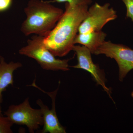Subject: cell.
Here are the masks:
<instances>
[{
	"label": "cell",
	"instance_id": "6",
	"mask_svg": "<svg viewBox=\"0 0 133 133\" xmlns=\"http://www.w3.org/2000/svg\"><path fill=\"white\" fill-rule=\"evenodd\" d=\"M110 3L100 5L95 3L88 8V14L79 28L78 33L100 31L108 23L117 18V13Z\"/></svg>",
	"mask_w": 133,
	"mask_h": 133
},
{
	"label": "cell",
	"instance_id": "1",
	"mask_svg": "<svg viewBox=\"0 0 133 133\" xmlns=\"http://www.w3.org/2000/svg\"><path fill=\"white\" fill-rule=\"evenodd\" d=\"M88 9L87 5L65 3V11L44 38L45 47L55 56H64L72 50L79 28L87 16Z\"/></svg>",
	"mask_w": 133,
	"mask_h": 133
},
{
	"label": "cell",
	"instance_id": "7",
	"mask_svg": "<svg viewBox=\"0 0 133 133\" xmlns=\"http://www.w3.org/2000/svg\"><path fill=\"white\" fill-rule=\"evenodd\" d=\"M72 50L77 56L78 63L71 67L75 69H81L90 72L97 84L101 86L109 97H111V91L105 85L106 79L104 70H101L97 64L93 62L91 52L84 45H74Z\"/></svg>",
	"mask_w": 133,
	"mask_h": 133
},
{
	"label": "cell",
	"instance_id": "9",
	"mask_svg": "<svg viewBox=\"0 0 133 133\" xmlns=\"http://www.w3.org/2000/svg\"><path fill=\"white\" fill-rule=\"evenodd\" d=\"M22 66V64L20 62H11L8 63L4 58L0 56V115H3L1 107L3 92L10 85H13L14 72Z\"/></svg>",
	"mask_w": 133,
	"mask_h": 133
},
{
	"label": "cell",
	"instance_id": "15",
	"mask_svg": "<svg viewBox=\"0 0 133 133\" xmlns=\"http://www.w3.org/2000/svg\"><path fill=\"white\" fill-rule=\"evenodd\" d=\"M131 96H132V97L133 98V91L132 92V93H131Z\"/></svg>",
	"mask_w": 133,
	"mask_h": 133
},
{
	"label": "cell",
	"instance_id": "12",
	"mask_svg": "<svg viewBox=\"0 0 133 133\" xmlns=\"http://www.w3.org/2000/svg\"><path fill=\"white\" fill-rule=\"evenodd\" d=\"M57 3L65 2L70 5H89L92 2V0H54Z\"/></svg>",
	"mask_w": 133,
	"mask_h": 133
},
{
	"label": "cell",
	"instance_id": "10",
	"mask_svg": "<svg viewBox=\"0 0 133 133\" xmlns=\"http://www.w3.org/2000/svg\"><path fill=\"white\" fill-rule=\"evenodd\" d=\"M107 34L101 31L78 33L76 36L75 44H79L88 48L94 54L95 51L105 41Z\"/></svg>",
	"mask_w": 133,
	"mask_h": 133
},
{
	"label": "cell",
	"instance_id": "4",
	"mask_svg": "<svg viewBox=\"0 0 133 133\" xmlns=\"http://www.w3.org/2000/svg\"><path fill=\"white\" fill-rule=\"evenodd\" d=\"M4 115L14 124L26 126L30 133H34L43 125L41 109L32 108L29 97L20 104L10 105Z\"/></svg>",
	"mask_w": 133,
	"mask_h": 133
},
{
	"label": "cell",
	"instance_id": "14",
	"mask_svg": "<svg viewBox=\"0 0 133 133\" xmlns=\"http://www.w3.org/2000/svg\"><path fill=\"white\" fill-rule=\"evenodd\" d=\"M13 0H0V12H5L11 7Z\"/></svg>",
	"mask_w": 133,
	"mask_h": 133
},
{
	"label": "cell",
	"instance_id": "11",
	"mask_svg": "<svg viewBox=\"0 0 133 133\" xmlns=\"http://www.w3.org/2000/svg\"><path fill=\"white\" fill-rule=\"evenodd\" d=\"M14 124L7 116L0 115V133H12Z\"/></svg>",
	"mask_w": 133,
	"mask_h": 133
},
{
	"label": "cell",
	"instance_id": "13",
	"mask_svg": "<svg viewBox=\"0 0 133 133\" xmlns=\"http://www.w3.org/2000/svg\"><path fill=\"white\" fill-rule=\"evenodd\" d=\"M127 9L126 17L130 18L133 22V0H121Z\"/></svg>",
	"mask_w": 133,
	"mask_h": 133
},
{
	"label": "cell",
	"instance_id": "8",
	"mask_svg": "<svg viewBox=\"0 0 133 133\" xmlns=\"http://www.w3.org/2000/svg\"><path fill=\"white\" fill-rule=\"evenodd\" d=\"M30 86L38 88L43 92L46 93L51 98L52 107L50 109L48 106L44 104L42 101L38 99L36 103L40 108L43 119V127L42 133H65L66 130L64 127L60 124L58 118L56 109V99L59 87L54 91L46 92L38 87L36 84L35 80Z\"/></svg>",
	"mask_w": 133,
	"mask_h": 133
},
{
	"label": "cell",
	"instance_id": "2",
	"mask_svg": "<svg viewBox=\"0 0 133 133\" xmlns=\"http://www.w3.org/2000/svg\"><path fill=\"white\" fill-rule=\"evenodd\" d=\"M51 2L30 0L24 9L26 19L21 30L24 35L31 34L45 36L55 28L63 10L52 5Z\"/></svg>",
	"mask_w": 133,
	"mask_h": 133
},
{
	"label": "cell",
	"instance_id": "5",
	"mask_svg": "<svg viewBox=\"0 0 133 133\" xmlns=\"http://www.w3.org/2000/svg\"><path fill=\"white\" fill-rule=\"evenodd\" d=\"M94 54L105 55L116 61L119 67V79L121 82L133 69V50L125 45L105 41Z\"/></svg>",
	"mask_w": 133,
	"mask_h": 133
},
{
	"label": "cell",
	"instance_id": "3",
	"mask_svg": "<svg viewBox=\"0 0 133 133\" xmlns=\"http://www.w3.org/2000/svg\"><path fill=\"white\" fill-rule=\"evenodd\" d=\"M44 38L43 36H33L28 40L27 45L19 50V54L35 59L44 70H69V62L71 58L60 59L56 58L45 47Z\"/></svg>",
	"mask_w": 133,
	"mask_h": 133
}]
</instances>
